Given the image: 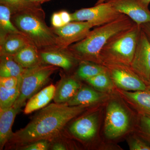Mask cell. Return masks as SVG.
Wrapping results in <instances>:
<instances>
[{"instance_id": "6da1fadb", "label": "cell", "mask_w": 150, "mask_h": 150, "mask_svg": "<svg viewBox=\"0 0 150 150\" xmlns=\"http://www.w3.org/2000/svg\"><path fill=\"white\" fill-rule=\"evenodd\" d=\"M90 106H69L67 103H51L36 112L24 128L13 133L6 145L18 149L40 140L51 142L59 137L69 122Z\"/></svg>"}, {"instance_id": "7a4b0ae2", "label": "cell", "mask_w": 150, "mask_h": 150, "mask_svg": "<svg viewBox=\"0 0 150 150\" xmlns=\"http://www.w3.org/2000/svg\"><path fill=\"white\" fill-rule=\"evenodd\" d=\"M11 11L14 25L39 50L56 47V35L46 25L40 5L29 2Z\"/></svg>"}, {"instance_id": "3957f363", "label": "cell", "mask_w": 150, "mask_h": 150, "mask_svg": "<svg viewBox=\"0 0 150 150\" xmlns=\"http://www.w3.org/2000/svg\"><path fill=\"white\" fill-rule=\"evenodd\" d=\"M135 23L129 17L123 15L114 21L91 30L83 39L67 49L77 60L99 64L100 54L108 40L119 33L129 29Z\"/></svg>"}, {"instance_id": "277c9868", "label": "cell", "mask_w": 150, "mask_h": 150, "mask_svg": "<svg viewBox=\"0 0 150 150\" xmlns=\"http://www.w3.org/2000/svg\"><path fill=\"white\" fill-rule=\"evenodd\" d=\"M141 30V25L135 23L129 29L111 38L100 52V64H116L130 66L137 49Z\"/></svg>"}, {"instance_id": "5b68a950", "label": "cell", "mask_w": 150, "mask_h": 150, "mask_svg": "<svg viewBox=\"0 0 150 150\" xmlns=\"http://www.w3.org/2000/svg\"><path fill=\"white\" fill-rule=\"evenodd\" d=\"M58 69L55 66L44 64L25 69L21 76L20 94L13 107L21 109L27 100L48 83L51 75Z\"/></svg>"}, {"instance_id": "8992f818", "label": "cell", "mask_w": 150, "mask_h": 150, "mask_svg": "<svg viewBox=\"0 0 150 150\" xmlns=\"http://www.w3.org/2000/svg\"><path fill=\"white\" fill-rule=\"evenodd\" d=\"M73 21H87L94 27L99 26L116 20L123 14L105 1L88 8H82L71 14Z\"/></svg>"}, {"instance_id": "52a82bcc", "label": "cell", "mask_w": 150, "mask_h": 150, "mask_svg": "<svg viewBox=\"0 0 150 150\" xmlns=\"http://www.w3.org/2000/svg\"><path fill=\"white\" fill-rule=\"evenodd\" d=\"M103 66L106 68L113 84L120 89L130 91H150L130 66L116 64H105Z\"/></svg>"}, {"instance_id": "ba28073f", "label": "cell", "mask_w": 150, "mask_h": 150, "mask_svg": "<svg viewBox=\"0 0 150 150\" xmlns=\"http://www.w3.org/2000/svg\"><path fill=\"white\" fill-rule=\"evenodd\" d=\"M130 119L124 108L115 100L109 103L106 109L104 134L109 139L121 137L129 129Z\"/></svg>"}, {"instance_id": "9c48e42d", "label": "cell", "mask_w": 150, "mask_h": 150, "mask_svg": "<svg viewBox=\"0 0 150 150\" xmlns=\"http://www.w3.org/2000/svg\"><path fill=\"white\" fill-rule=\"evenodd\" d=\"M93 25L87 21H73L59 28H52L56 36V47L67 49L83 39Z\"/></svg>"}, {"instance_id": "30bf717a", "label": "cell", "mask_w": 150, "mask_h": 150, "mask_svg": "<svg viewBox=\"0 0 150 150\" xmlns=\"http://www.w3.org/2000/svg\"><path fill=\"white\" fill-rule=\"evenodd\" d=\"M130 67L150 91V41L142 28L136 52Z\"/></svg>"}, {"instance_id": "8fae6325", "label": "cell", "mask_w": 150, "mask_h": 150, "mask_svg": "<svg viewBox=\"0 0 150 150\" xmlns=\"http://www.w3.org/2000/svg\"><path fill=\"white\" fill-rule=\"evenodd\" d=\"M106 1L138 25L150 23V11L140 0H107Z\"/></svg>"}, {"instance_id": "7c38bea8", "label": "cell", "mask_w": 150, "mask_h": 150, "mask_svg": "<svg viewBox=\"0 0 150 150\" xmlns=\"http://www.w3.org/2000/svg\"><path fill=\"white\" fill-rule=\"evenodd\" d=\"M98 122V115L96 112L89 113L71 123L69 126V132L78 139L89 141L96 135Z\"/></svg>"}, {"instance_id": "4fadbf2b", "label": "cell", "mask_w": 150, "mask_h": 150, "mask_svg": "<svg viewBox=\"0 0 150 150\" xmlns=\"http://www.w3.org/2000/svg\"><path fill=\"white\" fill-rule=\"evenodd\" d=\"M39 51L43 64L60 67L66 71L71 69L77 60L67 49L54 47Z\"/></svg>"}, {"instance_id": "5bb4252c", "label": "cell", "mask_w": 150, "mask_h": 150, "mask_svg": "<svg viewBox=\"0 0 150 150\" xmlns=\"http://www.w3.org/2000/svg\"><path fill=\"white\" fill-rule=\"evenodd\" d=\"M78 79L72 76L62 77L56 86L54 101L56 103H66L69 101L81 87Z\"/></svg>"}, {"instance_id": "9a60e30c", "label": "cell", "mask_w": 150, "mask_h": 150, "mask_svg": "<svg viewBox=\"0 0 150 150\" xmlns=\"http://www.w3.org/2000/svg\"><path fill=\"white\" fill-rule=\"evenodd\" d=\"M20 110L13 106L0 109V149L3 150L12 137L13 125L17 114Z\"/></svg>"}, {"instance_id": "2e32d148", "label": "cell", "mask_w": 150, "mask_h": 150, "mask_svg": "<svg viewBox=\"0 0 150 150\" xmlns=\"http://www.w3.org/2000/svg\"><path fill=\"white\" fill-rule=\"evenodd\" d=\"M118 92L122 97L139 113L150 116V91H130L120 89Z\"/></svg>"}, {"instance_id": "e0dca14e", "label": "cell", "mask_w": 150, "mask_h": 150, "mask_svg": "<svg viewBox=\"0 0 150 150\" xmlns=\"http://www.w3.org/2000/svg\"><path fill=\"white\" fill-rule=\"evenodd\" d=\"M56 86L51 84L40 90L28 100L25 104L24 114H28L40 110L48 105L52 99H54Z\"/></svg>"}, {"instance_id": "ac0fdd59", "label": "cell", "mask_w": 150, "mask_h": 150, "mask_svg": "<svg viewBox=\"0 0 150 150\" xmlns=\"http://www.w3.org/2000/svg\"><path fill=\"white\" fill-rule=\"evenodd\" d=\"M1 40V56H13L23 47L32 43L23 34L12 33L6 35Z\"/></svg>"}, {"instance_id": "d6986e66", "label": "cell", "mask_w": 150, "mask_h": 150, "mask_svg": "<svg viewBox=\"0 0 150 150\" xmlns=\"http://www.w3.org/2000/svg\"><path fill=\"white\" fill-rule=\"evenodd\" d=\"M106 95L88 87H82L69 101L66 103L69 106L91 105L102 101Z\"/></svg>"}, {"instance_id": "ffe728a7", "label": "cell", "mask_w": 150, "mask_h": 150, "mask_svg": "<svg viewBox=\"0 0 150 150\" xmlns=\"http://www.w3.org/2000/svg\"><path fill=\"white\" fill-rule=\"evenodd\" d=\"M16 62L24 69L32 68L43 64L39 49L33 43L28 44L13 56Z\"/></svg>"}, {"instance_id": "44dd1931", "label": "cell", "mask_w": 150, "mask_h": 150, "mask_svg": "<svg viewBox=\"0 0 150 150\" xmlns=\"http://www.w3.org/2000/svg\"><path fill=\"white\" fill-rule=\"evenodd\" d=\"M11 10L8 6L0 5V29L1 38L12 33L23 34L14 25L11 20Z\"/></svg>"}, {"instance_id": "7402d4cb", "label": "cell", "mask_w": 150, "mask_h": 150, "mask_svg": "<svg viewBox=\"0 0 150 150\" xmlns=\"http://www.w3.org/2000/svg\"><path fill=\"white\" fill-rule=\"evenodd\" d=\"M25 69L16 62L13 56H1L0 77H19Z\"/></svg>"}, {"instance_id": "603a6c76", "label": "cell", "mask_w": 150, "mask_h": 150, "mask_svg": "<svg viewBox=\"0 0 150 150\" xmlns=\"http://www.w3.org/2000/svg\"><path fill=\"white\" fill-rule=\"evenodd\" d=\"M106 71L103 65L88 61H81L76 72L78 78L86 81Z\"/></svg>"}, {"instance_id": "cb8c5ba5", "label": "cell", "mask_w": 150, "mask_h": 150, "mask_svg": "<svg viewBox=\"0 0 150 150\" xmlns=\"http://www.w3.org/2000/svg\"><path fill=\"white\" fill-rule=\"evenodd\" d=\"M21 76L18 84L13 88L7 89L0 86V109H6L13 106L20 92Z\"/></svg>"}, {"instance_id": "d4e9b609", "label": "cell", "mask_w": 150, "mask_h": 150, "mask_svg": "<svg viewBox=\"0 0 150 150\" xmlns=\"http://www.w3.org/2000/svg\"><path fill=\"white\" fill-rule=\"evenodd\" d=\"M85 81L95 88L101 91L111 90L112 84H114L107 70Z\"/></svg>"}, {"instance_id": "484cf974", "label": "cell", "mask_w": 150, "mask_h": 150, "mask_svg": "<svg viewBox=\"0 0 150 150\" xmlns=\"http://www.w3.org/2000/svg\"><path fill=\"white\" fill-rule=\"evenodd\" d=\"M139 137L150 145V116L139 113L138 129Z\"/></svg>"}, {"instance_id": "4316f807", "label": "cell", "mask_w": 150, "mask_h": 150, "mask_svg": "<svg viewBox=\"0 0 150 150\" xmlns=\"http://www.w3.org/2000/svg\"><path fill=\"white\" fill-rule=\"evenodd\" d=\"M128 142L130 150H150V145L138 137H131L128 139Z\"/></svg>"}, {"instance_id": "83f0119b", "label": "cell", "mask_w": 150, "mask_h": 150, "mask_svg": "<svg viewBox=\"0 0 150 150\" xmlns=\"http://www.w3.org/2000/svg\"><path fill=\"white\" fill-rule=\"evenodd\" d=\"M51 142L43 140L33 142L18 149L21 150H47L50 149Z\"/></svg>"}, {"instance_id": "f1b7e54d", "label": "cell", "mask_w": 150, "mask_h": 150, "mask_svg": "<svg viewBox=\"0 0 150 150\" xmlns=\"http://www.w3.org/2000/svg\"><path fill=\"white\" fill-rule=\"evenodd\" d=\"M20 76L8 77H0V86L7 89L13 88L18 84Z\"/></svg>"}, {"instance_id": "f546056e", "label": "cell", "mask_w": 150, "mask_h": 150, "mask_svg": "<svg viewBox=\"0 0 150 150\" xmlns=\"http://www.w3.org/2000/svg\"><path fill=\"white\" fill-rule=\"evenodd\" d=\"M29 3L28 0H0V4L8 6L11 11L23 7Z\"/></svg>"}, {"instance_id": "4dcf8cb0", "label": "cell", "mask_w": 150, "mask_h": 150, "mask_svg": "<svg viewBox=\"0 0 150 150\" xmlns=\"http://www.w3.org/2000/svg\"><path fill=\"white\" fill-rule=\"evenodd\" d=\"M51 23L53 27L59 28L64 25L59 12L54 13L51 17Z\"/></svg>"}, {"instance_id": "1f68e13d", "label": "cell", "mask_w": 150, "mask_h": 150, "mask_svg": "<svg viewBox=\"0 0 150 150\" xmlns=\"http://www.w3.org/2000/svg\"><path fill=\"white\" fill-rule=\"evenodd\" d=\"M59 13L60 14V15H61L62 21H63L64 25L72 22L71 14L69 13L67 11H59Z\"/></svg>"}, {"instance_id": "d6a6232c", "label": "cell", "mask_w": 150, "mask_h": 150, "mask_svg": "<svg viewBox=\"0 0 150 150\" xmlns=\"http://www.w3.org/2000/svg\"><path fill=\"white\" fill-rule=\"evenodd\" d=\"M50 149L52 150H66L68 149L67 145L62 142H54L51 144Z\"/></svg>"}, {"instance_id": "836d02e7", "label": "cell", "mask_w": 150, "mask_h": 150, "mask_svg": "<svg viewBox=\"0 0 150 150\" xmlns=\"http://www.w3.org/2000/svg\"><path fill=\"white\" fill-rule=\"evenodd\" d=\"M141 27L150 41V23H146L141 25Z\"/></svg>"}, {"instance_id": "e575fe53", "label": "cell", "mask_w": 150, "mask_h": 150, "mask_svg": "<svg viewBox=\"0 0 150 150\" xmlns=\"http://www.w3.org/2000/svg\"><path fill=\"white\" fill-rule=\"evenodd\" d=\"M51 0H28L29 2L33 3L35 4L40 5L43 3L49 1Z\"/></svg>"}, {"instance_id": "d590c367", "label": "cell", "mask_w": 150, "mask_h": 150, "mask_svg": "<svg viewBox=\"0 0 150 150\" xmlns=\"http://www.w3.org/2000/svg\"><path fill=\"white\" fill-rule=\"evenodd\" d=\"M140 1L145 6L148 8L150 3V0H140Z\"/></svg>"}, {"instance_id": "8d00e7d4", "label": "cell", "mask_w": 150, "mask_h": 150, "mask_svg": "<svg viewBox=\"0 0 150 150\" xmlns=\"http://www.w3.org/2000/svg\"><path fill=\"white\" fill-rule=\"evenodd\" d=\"M107 0H98V1L97 2L96 5L98 4H101V3H104Z\"/></svg>"}]
</instances>
